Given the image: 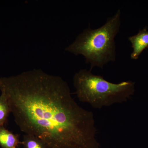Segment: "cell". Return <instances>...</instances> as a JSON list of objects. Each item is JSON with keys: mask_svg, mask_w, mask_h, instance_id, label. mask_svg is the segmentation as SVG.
<instances>
[{"mask_svg": "<svg viewBox=\"0 0 148 148\" xmlns=\"http://www.w3.org/2000/svg\"><path fill=\"white\" fill-rule=\"evenodd\" d=\"M21 144L24 148H48L43 141L33 135L25 134Z\"/></svg>", "mask_w": 148, "mask_h": 148, "instance_id": "cell-6", "label": "cell"}, {"mask_svg": "<svg viewBox=\"0 0 148 148\" xmlns=\"http://www.w3.org/2000/svg\"><path fill=\"white\" fill-rule=\"evenodd\" d=\"M73 84L79 101L88 103L95 109L125 102L135 91V82L126 81L113 83L86 69L80 70L75 74Z\"/></svg>", "mask_w": 148, "mask_h": 148, "instance_id": "cell-3", "label": "cell"}, {"mask_svg": "<svg viewBox=\"0 0 148 148\" xmlns=\"http://www.w3.org/2000/svg\"><path fill=\"white\" fill-rule=\"evenodd\" d=\"M0 91L21 131L48 148H100L93 113L77 103L61 77L34 69L0 77Z\"/></svg>", "mask_w": 148, "mask_h": 148, "instance_id": "cell-1", "label": "cell"}, {"mask_svg": "<svg viewBox=\"0 0 148 148\" xmlns=\"http://www.w3.org/2000/svg\"><path fill=\"white\" fill-rule=\"evenodd\" d=\"M132 44L133 51L131 54V58L136 60L143 51L148 48V30L145 28L140 30L137 34L128 38Z\"/></svg>", "mask_w": 148, "mask_h": 148, "instance_id": "cell-4", "label": "cell"}, {"mask_svg": "<svg viewBox=\"0 0 148 148\" xmlns=\"http://www.w3.org/2000/svg\"><path fill=\"white\" fill-rule=\"evenodd\" d=\"M21 142L19 135L14 134L4 126H0V147L2 148H17Z\"/></svg>", "mask_w": 148, "mask_h": 148, "instance_id": "cell-5", "label": "cell"}, {"mask_svg": "<svg viewBox=\"0 0 148 148\" xmlns=\"http://www.w3.org/2000/svg\"><path fill=\"white\" fill-rule=\"evenodd\" d=\"M11 113L8 102L3 94L0 95V126H4Z\"/></svg>", "mask_w": 148, "mask_h": 148, "instance_id": "cell-7", "label": "cell"}, {"mask_svg": "<svg viewBox=\"0 0 148 148\" xmlns=\"http://www.w3.org/2000/svg\"><path fill=\"white\" fill-rule=\"evenodd\" d=\"M121 14L120 10H118L101 27L85 29L65 50L75 55L83 56L86 63L90 64L91 71L94 67L102 69L110 61H114L116 58L115 38L121 24Z\"/></svg>", "mask_w": 148, "mask_h": 148, "instance_id": "cell-2", "label": "cell"}]
</instances>
